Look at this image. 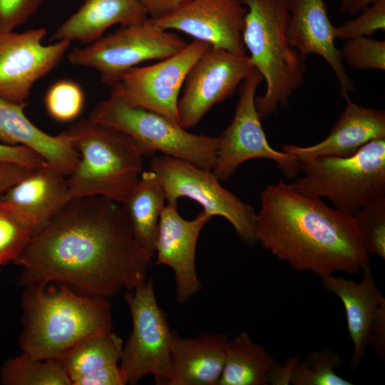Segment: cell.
Returning <instances> with one entry per match:
<instances>
[{
  "instance_id": "23",
  "label": "cell",
  "mask_w": 385,
  "mask_h": 385,
  "mask_svg": "<svg viewBox=\"0 0 385 385\" xmlns=\"http://www.w3.org/2000/svg\"><path fill=\"white\" fill-rule=\"evenodd\" d=\"M148 18L140 0H84L79 9L58 26L48 41H76L88 45L115 24L125 26Z\"/></svg>"
},
{
  "instance_id": "34",
  "label": "cell",
  "mask_w": 385,
  "mask_h": 385,
  "mask_svg": "<svg viewBox=\"0 0 385 385\" xmlns=\"http://www.w3.org/2000/svg\"><path fill=\"white\" fill-rule=\"evenodd\" d=\"M43 0H0V33L14 31L26 23Z\"/></svg>"
},
{
  "instance_id": "20",
  "label": "cell",
  "mask_w": 385,
  "mask_h": 385,
  "mask_svg": "<svg viewBox=\"0 0 385 385\" xmlns=\"http://www.w3.org/2000/svg\"><path fill=\"white\" fill-rule=\"evenodd\" d=\"M346 106L329 134L318 143L307 147L285 145L282 151L302 161L322 156L348 157L369 141L385 138V113L353 103Z\"/></svg>"
},
{
  "instance_id": "1",
  "label": "cell",
  "mask_w": 385,
  "mask_h": 385,
  "mask_svg": "<svg viewBox=\"0 0 385 385\" xmlns=\"http://www.w3.org/2000/svg\"><path fill=\"white\" fill-rule=\"evenodd\" d=\"M153 256L137 242L121 204L83 197L34 233L14 262L28 285L58 282L108 299L144 282Z\"/></svg>"
},
{
  "instance_id": "6",
  "label": "cell",
  "mask_w": 385,
  "mask_h": 385,
  "mask_svg": "<svg viewBox=\"0 0 385 385\" xmlns=\"http://www.w3.org/2000/svg\"><path fill=\"white\" fill-rule=\"evenodd\" d=\"M301 163L302 177L289 183L310 197H326L354 215L371 200L385 196V138L365 144L348 157L322 156Z\"/></svg>"
},
{
  "instance_id": "27",
  "label": "cell",
  "mask_w": 385,
  "mask_h": 385,
  "mask_svg": "<svg viewBox=\"0 0 385 385\" xmlns=\"http://www.w3.org/2000/svg\"><path fill=\"white\" fill-rule=\"evenodd\" d=\"M9 385H71V381L58 359H37L26 353L9 359L1 371Z\"/></svg>"
},
{
  "instance_id": "3",
  "label": "cell",
  "mask_w": 385,
  "mask_h": 385,
  "mask_svg": "<svg viewBox=\"0 0 385 385\" xmlns=\"http://www.w3.org/2000/svg\"><path fill=\"white\" fill-rule=\"evenodd\" d=\"M46 285L29 284L24 292V353L37 359H58L81 341L112 331L107 298L79 295L66 284L54 290Z\"/></svg>"
},
{
  "instance_id": "17",
  "label": "cell",
  "mask_w": 385,
  "mask_h": 385,
  "mask_svg": "<svg viewBox=\"0 0 385 385\" xmlns=\"http://www.w3.org/2000/svg\"><path fill=\"white\" fill-rule=\"evenodd\" d=\"M361 270L360 282L333 274L321 277L324 289L336 294L344 305L347 331L353 343L349 363L352 370L361 364L371 336L385 326V298L376 284L370 263Z\"/></svg>"
},
{
  "instance_id": "22",
  "label": "cell",
  "mask_w": 385,
  "mask_h": 385,
  "mask_svg": "<svg viewBox=\"0 0 385 385\" xmlns=\"http://www.w3.org/2000/svg\"><path fill=\"white\" fill-rule=\"evenodd\" d=\"M228 342L222 334L205 332L197 338H183L172 332L168 385H217Z\"/></svg>"
},
{
  "instance_id": "38",
  "label": "cell",
  "mask_w": 385,
  "mask_h": 385,
  "mask_svg": "<svg viewBox=\"0 0 385 385\" xmlns=\"http://www.w3.org/2000/svg\"><path fill=\"white\" fill-rule=\"evenodd\" d=\"M151 19L163 18L190 0H140Z\"/></svg>"
},
{
  "instance_id": "13",
  "label": "cell",
  "mask_w": 385,
  "mask_h": 385,
  "mask_svg": "<svg viewBox=\"0 0 385 385\" xmlns=\"http://www.w3.org/2000/svg\"><path fill=\"white\" fill-rule=\"evenodd\" d=\"M254 69L248 54L210 46L185 78L178 106L179 124L187 130L196 126L214 106L231 97Z\"/></svg>"
},
{
  "instance_id": "33",
  "label": "cell",
  "mask_w": 385,
  "mask_h": 385,
  "mask_svg": "<svg viewBox=\"0 0 385 385\" xmlns=\"http://www.w3.org/2000/svg\"><path fill=\"white\" fill-rule=\"evenodd\" d=\"M359 13L354 19L335 26V39L368 37L379 30H385V0H378Z\"/></svg>"
},
{
  "instance_id": "32",
  "label": "cell",
  "mask_w": 385,
  "mask_h": 385,
  "mask_svg": "<svg viewBox=\"0 0 385 385\" xmlns=\"http://www.w3.org/2000/svg\"><path fill=\"white\" fill-rule=\"evenodd\" d=\"M32 235V232L0 202V265L14 262Z\"/></svg>"
},
{
  "instance_id": "36",
  "label": "cell",
  "mask_w": 385,
  "mask_h": 385,
  "mask_svg": "<svg viewBox=\"0 0 385 385\" xmlns=\"http://www.w3.org/2000/svg\"><path fill=\"white\" fill-rule=\"evenodd\" d=\"M0 162L14 163L30 168H38L46 163L32 150L22 145L0 143Z\"/></svg>"
},
{
  "instance_id": "7",
  "label": "cell",
  "mask_w": 385,
  "mask_h": 385,
  "mask_svg": "<svg viewBox=\"0 0 385 385\" xmlns=\"http://www.w3.org/2000/svg\"><path fill=\"white\" fill-rule=\"evenodd\" d=\"M88 118L125 133L138 145L143 156L160 153L206 170L212 171L215 167L218 137L190 133L167 117L133 106L113 92L95 106Z\"/></svg>"
},
{
  "instance_id": "31",
  "label": "cell",
  "mask_w": 385,
  "mask_h": 385,
  "mask_svg": "<svg viewBox=\"0 0 385 385\" xmlns=\"http://www.w3.org/2000/svg\"><path fill=\"white\" fill-rule=\"evenodd\" d=\"M341 53L342 61L351 68L385 70V41L360 37L346 40Z\"/></svg>"
},
{
  "instance_id": "12",
  "label": "cell",
  "mask_w": 385,
  "mask_h": 385,
  "mask_svg": "<svg viewBox=\"0 0 385 385\" xmlns=\"http://www.w3.org/2000/svg\"><path fill=\"white\" fill-rule=\"evenodd\" d=\"M210 46L193 40L179 52L153 65L135 67L125 73L111 92L128 103L179 123V94L197 60Z\"/></svg>"
},
{
  "instance_id": "37",
  "label": "cell",
  "mask_w": 385,
  "mask_h": 385,
  "mask_svg": "<svg viewBox=\"0 0 385 385\" xmlns=\"http://www.w3.org/2000/svg\"><path fill=\"white\" fill-rule=\"evenodd\" d=\"M34 170L14 163L0 162V197L12 185L28 175Z\"/></svg>"
},
{
  "instance_id": "10",
  "label": "cell",
  "mask_w": 385,
  "mask_h": 385,
  "mask_svg": "<svg viewBox=\"0 0 385 385\" xmlns=\"http://www.w3.org/2000/svg\"><path fill=\"white\" fill-rule=\"evenodd\" d=\"M125 299L133 322L132 332L123 347L120 366L128 384H137L148 374H153L158 384H167L171 376L172 331L166 314L159 307L153 279H147Z\"/></svg>"
},
{
  "instance_id": "16",
  "label": "cell",
  "mask_w": 385,
  "mask_h": 385,
  "mask_svg": "<svg viewBox=\"0 0 385 385\" xmlns=\"http://www.w3.org/2000/svg\"><path fill=\"white\" fill-rule=\"evenodd\" d=\"M212 216L201 211L194 219H184L177 206L166 204L155 244L156 265L170 267L175 274L176 299L183 303L201 287L195 269V252L199 235Z\"/></svg>"
},
{
  "instance_id": "40",
  "label": "cell",
  "mask_w": 385,
  "mask_h": 385,
  "mask_svg": "<svg viewBox=\"0 0 385 385\" xmlns=\"http://www.w3.org/2000/svg\"><path fill=\"white\" fill-rule=\"evenodd\" d=\"M378 0H339L341 14H356Z\"/></svg>"
},
{
  "instance_id": "35",
  "label": "cell",
  "mask_w": 385,
  "mask_h": 385,
  "mask_svg": "<svg viewBox=\"0 0 385 385\" xmlns=\"http://www.w3.org/2000/svg\"><path fill=\"white\" fill-rule=\"evenodd\" d=\"M126 374L120 365L113 364L95 369L83 375L72 385H125Z\"/></svg>"
},
{
  "instance_id": "28",
  "label": "cell",
  "mask_w": 385,
  "mask_h": 385,
  "mask_svg": "<svg viewBox=\"0 0 385 385\" xmlns=\"http://www.w3.org/2000/svg\"><path fill=\"white\" fill-rule=\"evenodd\" d=\"M343 360L332 348L313 351L305 360L298 359L293 368L290 384L293 385H351L335 372Z\"/></svg>"
},
{
  "instance_id": "4",
  "label": "cell",
  "mask_w": 385,
  "mask_h": 385,
  "mask_svg": "<svg viewBox=\"0 0 385 385\" xmlns=\"http://www.w3.org/2000/svg\"><path fill=\"white\" fill-rule=\"evenodd\" d=\"M61 133L79 154L66 177L70 200L102 197L122 205L143 171L138 145L121 130L89 118L74 121Z\"/></svg>"
},
{
  "instance_id": "8",
  "label": "cell",
  "mask_w": 385,
  "mask_h": 385,
  "mask_svg": "<svg viewBox=\"0 0 385 385\" xmlns=\"http://www.w3.org/2000/svg\"><path fill=\"white\" fill-rule=\"evenodd\" d=\"M188 43L174 31L160 28L148 18L83 47L73 48L67 58L71 64L96 70L103 83L113 88L140 63L169 57Z\"/></svg>"
},
{
  "instance_id": "19",
  "label": "cell",
  "mask_w": 385,
  "mask_h": 385,
  "mask_svg": "<svg viewBox=\"0 0 385 385\" xmlns=\"http://www.w3.org/2000/svg\"><path fill=\"white\" fill-rule=\"evenodd\" d=\"M69 200L66 176L47 163L34 169L0 197V202L33 234Z\"/></svg>"
},
{
  "instance_id": "2",
  "label": "cell",
  "mask_w": 385,
  "mask_h": 385,
  "mask_svg": "<svg viewBox=\"0 0 385 385\" xmlns=\"http://www.w3.org/2000/svg\"><path fill=\"white\" fill-rule=\"evenodd\" d=\"M260 203L257 241L292 270L320 277L353 274L370 263L353 215L296 191L282 179L264 189Z\"/></svg>"
},
{
  "instance_id": "25",
  "label": "cell",
  "mask_w": 385,
  "mask_h": 385,
  "mask_svg": "<svg viewBox=\"0 0 385 385\" xmlns=\"http://www.w3.org/2000/svg\"><path fill=\"white\" fill-rule=\"evenodd\" d=\"M275 359L245 331L229 340L217 385H267Z\"/></svg>"
},
{
  "instance_id": "18",
  "label": "cell",
  "mask_w": 385,
  "mask_h": 385,
  "mask_svg": "<svg viewBox=\"0 0 385 385\" xmlns=\"http://www.w3.org/2000/svg\"><path fill=\"white\" fill-rule=\"evenodd\" d=\"M335 26L328 16L324 0H289L287 40L305 57L321 56L335 73L346 99L354 85L343 65L340 50L335 46Z\"/></svg>"
},
{
  "instance_id": "29",
  "label": "cell",
  "mask_w": 385,
  "mask_h": 385,
  "mask_svg": "<svg viewBox=\"0 0 385 385\" xmlns=\"http://www.w3.org/2000/svg\"><path fill=\"white\" fill-rule=\"evenodd\" d=\"M44 105L47 113L53 120L61 123L73 121L84 108L83 89L73 80H58L46 91Z\"/></svg>"
},
{
  "instance_id": "30",
  "label": "cell",
  "mask_w": 385,
  "mask_h": 385,
  "mask_svg": "<svg viewBox=\"0 0 385 385\" xmlns=\"http://www.w3.org/2000/svg\"><path fill=\"white\" fill-rule=\"evenodd\" d=\"M353 216L366 252L385 259V196L371 200Z\"/></svg>"
},
{
  "instance_id": "15",
  "label": "cell",
  "mask_w": 385,
  "mask_h": 385,
  "mask_svg": "<svg viewBox=\"0 0 385 385\" xmlns=\"http://www.w3.org/2000/svg\"><path fill=\"white\" fill-rule=\"evenodd\" d=\"M247 11L242 0H190L163 18L149 19L163 29L180 31L212 48L244 55Z\"/></svg>"
},
{
  "instance_id": "11",
  "label": "cell",
  "mask_w": 385,
  "mask_h": 385,
  "mask_svg": "<svg viewBox=\"0 0 385 385\" xmlns=\"http://www.w3.org/2000/svg\"><path fill=\"white\" fill-rule=\"evenodd\" d=\"M262 81V76L254 69L240 85L232 120L218 136L212 173L220 181L228 180L245 162L259 158L274 161L287 178H292L301 171L298 159L274 150L268 143L255 105L256 91Z\"/></svg>"
},
{
  "instance_id": "21",
  "label": "cell",
  "mask_w": 385,
  "mask_h": 385,
  "mask_svg": "<svg viewBox=\"0 0 385 385\" xmlns=\"http://www.w3.org/2000/svg\"><path fill=\"white\" fill-rule=\"evenodd\" d=\"M26 106L0 98V143L26 147L68 176L78 162V153L61 133L52 135L36 127L24 113Z\"/></svg>"
},
{
  "instance_id": "14",
  "label": "cell",
  "mask_w": 385,
  "mask_h": 385,
  "mask_svg": "<svg viewBox=\"0 0 385 385\" xmlns=\"http://www.w3.org/2000/svg\"><path fill=\"white\" fill-rule=\"evenodd\" d=\"M44 28L0 33V98L27 103L37 81L53 71L67 53L71 41L45 45Z\"/></svg>"
},
{
  "instance_id": "24",
  "label": "cell",
  "mask_w": 385,
  "mask_h": 385,
  "mask_svg": "<svg viewBox=\"0 0 385 385\" xmlns=\"http://www.w3.org/2000/svg\"><path fill=\"white\" fill-rule=\"evenodd\" d=\"M163 186L150 169L143 170L122 204L139 245L154 255L158 224L167 203Z\"/></svg>"
},
{
  "instance_id": "26",
  "label": "cell",
  "mask_w": 385,
  "mask_h": 385,
  "mask_svg": "<svg viewBox=\"0 0 385 385\" xmlns=\"http://www.w3.org/2000/svg\"><path fill=\"white\" fill-rule=\"evenodd\" d=\"M123 343L112 331L88 337L66 351L58 360L72 383L98 367L118 364Z\"/></svg>"
},
{
  "instance_id": "39",
  "label": "cell",
  "mask_w": 385,
  "mask_h": 385,
  "mask_svg": "<svg viewBox=\"0 0 385 385\" xmlns=\"http://www.w3.org/2000/svg\"><path fill=\"white\" fill-rule=\"evenodd\" d=\"M299 359L298 356L289 358L284 365L277 364L272 371L269 378V384L287 385L290 384L292 370L296 361Z\"/></svg>"
},
{
  "instance_id": "5",
  "label": "cell",
  "mask_w": 385,
  "mask_h": 385,
  "mask_svg": "<svg viewBox=\"0 0 385 385\" xmlns=\"http://www.w3.org/2000/svg\"><path fill=\"white\" fill-rule=\"evenodd\" d=\"M247 7L242 39L255 70L266 83L255 98L261 120L289 106L293 93L303 82L304 59L287 37L289 0H242Z\"/></svg>"
},
{
  "instance_id": "9",
  "label": "cell",
  "mask_w": 385,
  "mask_h": 385,
  "mask_svg": "<svg viewBox=\"0 0 385 385\" xmlns=\"http://www.w3.org/2000/svg\"><path fill=\"white\" fill-rule=\"evenodd\" d=\"M150 170L163 186L167 204L177 206L180 197L195 200L212 217L226 219L245 242H257L254 207L222 187L212 171L163 154L151 157Z\"/></svg>"
}]
</instances>
